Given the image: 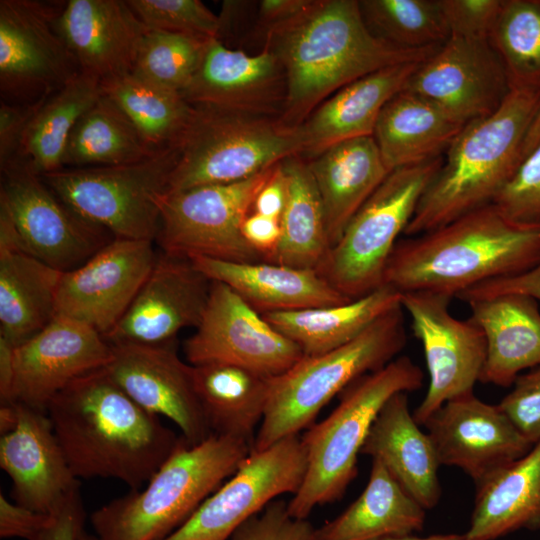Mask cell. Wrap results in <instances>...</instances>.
Wrapping results in <instances>:
<instances>
[{"label": "cell", "instance_id": "1", "mask_svg": "<svg viewBox=\"0 0 540 540\" xmlns=\"http://www.w3.org/2000/svg\"><path fill=\"white\" fill-rule=\"evenodd\" d=\"M46 412L77 478H113L131 490L149 481L182 438L130 398L105 367L69 384Z\"/></svg>", "mask_w": 540, "mask_h": 540}, {"label": "cell", "instance_id": "2", "mask_svg": "<svg viewBox=\"0 0 540 540\" xmlns=\"http://www.w3.org/2000/svg\"><path fill=\"white\" fill-rule=\"evenodd\" d=\"M264 48L282 63L287 97L279 119L299 127L327 98L346 85L389 66L423 61L440 46L403 49L375 36L357 0H312L265 36Z\"/></svg>", "mask_w": 540, "mask_h": 540}, {"label": "cell", "instance_id": "3", "mask_svg": "<svg viewBox=\"0 0 540 540\" xmlns=\"http://www.w3.org/2000/svg\"><path fill=\"white\" fill-rule=\"evenodd\" d=\"M540 262V230L508 221L493 204L433 230L400 239L383 284L399 291L457 297L480 283L523 273Z\"/></svg>", "mask_w": 540, "mask_h": 540}, {"label": "cell", "instance_id": "4", "mask_svg": "<svg viewBox=\"0 0 540 540\" xmlns=\"http://www.w3.org/2000/svg\"><path fill=\"white\" fill-rule=\"evenodd\" d=\"M540 90L511 89L492 114L464 125L404 231L415 236L492 204L523 156Z\"/></svg>", "mask_w": 540, "mask_h": 540}, {"label": "cell", "instance_id": "5", "mask_svg": "<svg viewBox=\"0 0 540 540\" xmlns=\"http://www.w3.org/2000/svg\"><path fill=\"white\" fill-rule=\"evenodd\" d=\"M182 437V436H181ZM244 440L211 434L196 445L182 437L145 488L131 490L90 517L100 540H164L248 458Z\"/></svg>", "mask_w": 540, "mask_h": 540}, {"label": "cell", "instance_id": "6", "mask_svg": "<svg viewBox=\"0 0 540 540\" xmlns=\"http://www.w3.org/2000/svg\"><path fill=\"white\" fill-rule=\"evenodd\" d=\"M423 372L408 356L365 374L340 394L336 408L301 437L307 468L288 512L307 519L317 506L334 502L356 477L358 456L384 404L397 393L422 387Z\"/></svg>", "mask_w": 540, "mask_h": 540}, {"label": "cell", "instance_id": "7", "mask_svg": "<svg viewBox=\"0 0 540 540\" xmlns=\"http://www.w3.org/2000/svg\"><path fill=\"white\" fill-rule=\"evenodd\" d=\"M402 306L381 316L350 342L317 355H304L272 378L267 407L252 452L312 426L321 409L359 377L398 357L406 345Z\"/></svg>", "mask_w": 540, "mask_h": 540}, {"label": "cell", "instance_id": "8", "mask_svg": "<svg viewBox=\"0 0 540 540\" xmlns=\"http://www.w3.org/2000/svg\"><path fill=\"white\" fill-rule=\"evenodd\" d=\"M193 106L177 143L178 159L167 193L242 181L289 157L301 156L299 127L275 117Z\"/></svg>", "mask_w": 540, "mask_h": 540}, {"label": "cell", "instance_id": "9", "mask_svg": "<svg viewBox=\"0 0 540 540\" xmlns=\"http://www.w3.org/2000/svg\"><path fill=\"white\" fill-rule=\"evenodd\" d=\"M443 156L392 170L349 221L317 271L353 300L383 285L388 260Z\"/></svg>", "mask_w": 540, "mask_h": 540}, {"label": "cell", "instance_id": "10", "mask_svg": "<svg viewBox=\"0 0 540 540\" xmlns=\"http://www.w3.org/2000/svg\"><path fill=\"white\" fill-rule=\"evenodd\" d=\"M177 145L143 160L104 167L63 168L43 181L79 217L114 238L148 240L160 228V197L167 193Z\"/></svg>", "mask_w": 540, "mask_h": 540}, {"label": "cell", "instance_id": "11", "mask_svg": "<svg viewBox=\"0 0 540 540\" xmlns=\"http://www.w3.org/2000/svg\"><path fill=\"white\" fill-rule=\"evenodd\" d=\"M0 241L65 272L98 252L107 231L70 209L25 162L1 167Z\"/></svg>", "mask_w": 540, "mask_h": 540}, {"label": "cell", "instance_id": "12", "mask_svg": "<svg viewBox=\"0 0 540 540\" xmlns=\"http://www.w3.org/2000/svg\"><path fill=\"white\" fill-rule=\"evenodd\" d=\"M277 165L242 181L163 194L156 238L163 252L184 258L263 261L245 240L241 226Z\"/></svg>", "mask_w": 540, "mask_h": 540}, {"label": "cell", "instance_id": "13", "mask_svg": "<svg viewBox=\"0 0 540 540\" xmlns=\"http://www.w3.org/2000/svg\"><path fill=\"white\" fill-rule=\"evenodd\" d=\"M62 5L54 7L35 0L0 1L2 101H38L80 73L74 56L55 27Z\"/></svg>", "mask_w": 540, "mask_h": 540}, {"label": "cell", "instance_id": "14", "mask_svg": "<svg viewBox=\"0 0 540 540\" xmlns=\"http://www.w3.org/2000/svg\"><path fill=\"white\" fill-rule=\"evenodd\" d=\"M306 468V452L298 435L251 452L238 470L164 540H229L278 496L294 495Z\"/></svg>", "mask_w": 540, "mask_h": 540}, {"label": "cell", "instance_id": "15", "mask_svg": "<svg viewBox=\"0 0 540 540\" xmlns=\"http://www.w3.org/2000/svg\"><path fill=\"white\" fill-rule=\"evenodd\" d=\"M195 332L183 345L191 365L225 363L275 378L295 365L301 349L228 285L212 281Z\"/></svg>", "mask_w": 540, "mask_h": 540}, {"label": "cell", "instance_id": "16", "mask_svg": "<svg viewBox=\"0 0 540 540\" xmlns=\"http://www.w3.org/2000/svg\"><path fill=\"white\" fill-rule=\"evenodd\" d=\"M451 299L429 292L401 293L402 309L422 344L429 374L427 392L413 413L420 426L447 401L473 393L485 363L483 333L470 319L450 313Z\"/></svg>", "mask_w": 540, "mask_h": 540}, {"label": "cell", "instance_id": "17", "mask_svg": "<svg viewBox=\"0 0 540 540\" xmlns=\"http://www.w3.org/2000/svg\"><path fill=\"white\" fill-rule=\"evenodd\" d=\"M152 241L114 238L80 266L62 272L56 316L105 337L125 314L156 261Z\"/></svg>", "mask_w": 540, "mask_h": 540}, {"label": "cell", "instance_id": "18", "mask_svg": "<svg viewBox=\"0 0 540 540\" xmlns=\"http://www.w3.org/2000/svg\"><path fill=\"white\" fill-rule=\"evenodd\" d=\"M404 89L467 123L494 113L511 91L489 40L449 37L419 63Z\"/></svg>", "mask_w": 540, "mask_h": 540}, {"label": "cell", "instance_id": "19", "mask_svg": "<svg viewBox=\"0 0 540 540\" xmlns=\"http://www.w3.org/2000/svg\"><path fill=\"white\" fill-rule=\"evenodd\" d=\"M111 346L105 369L138 405L169 418L191 446L212 434L194 388L192 365L179 357L174 341Z\"/></svg>", "mask_w": 540, "mask_h": 540}, {"label": "cell", "instance_id": "20", "mask_svg": "<svg viewBox=\"0 0 540 540\" xmlns=\"http://www.w3.org/2000/svg\"><path fill=\"white\" fill-rule=\"evenodd\" d=\"M423 426L440 465L460 468L475 485L533 446L498 405L486 403L474 393L447 401Z\"/></svg>", "mask_w": 540, "mask_h": 540}, {"label": "cell", "instance_id": "21", "mask_svg": "<svg viewBox=\"0 0 540 540\" xmlns=\"http://www.w3.org/2000/svg\"><path fill=\"white\" fill-rule=\"evenodd\" d=\"M111 344L94 328L63 316L14 349L16 402L47 411L76 379L106 367Z\"/></svg>", "mask_w": 540, "mask_h": 540}, {"label": "cell", "instance_id": "22", "mask_svg": "<svg viewBox=\"0 0 540 540\" xmlns=\"http://www.w3.org/2000/svg\"><path fill=\"white\" fill-rule=\"evenodd\" d=\"M212 281L184 257L157 256L129 308L104 337L110 344H164L179 331L197 327Z\"/></svg>", "mask_w": 540, "mask_h": 540}, {"label": "cell", "instance_id": "23", "mask_svg": "<svg viewBox=\"0 0 540 540\" xmlns=\"http://www.w3.org/2000/svg\"><path fill=\"white\" fill-rule=\"evenodd\" d=\"M181 95L191 105L279 118L287 97L286 73L267 48L249 55L211 38Z\"/></svg>", "mask_w": 540, "mask_h": 540}, {"label": "cell", "instance_id": "24", "mask_svg": "<svg viewBox=\"0 0 540 540\" xmlns=\"http://www.w3.org/2000/svg\"><path fill=\"white\" fill-rule=\"evenodd\" d=\"M16 428L1 436L0 466L12 482L15 503L53 515L73 496L80 482L72 472L46 411L19 402Z\"/></svg>", "mask_w": 540, "mask_h": 540}, {"label": "cell", "instance_id": "25", "mask_svg": "<svg viewBox=\"0 0 540 540\" xmlns=\"http://www.w3.org/2000/svg\"><path fill=\"white\" fill-rule=\"evenodd\" d=\"M55 27L80 72L101 81L132 71L147 31L127 0H69Z\"/></svg>", "mask_w": 540, "mask_h": 540}, {"label": "cell", "instance_id": "26", "mask_svg": "<svg viewBox=\"0 0 540 540\" xmlns=\"http://www.w3.org/2000/svg\"><path fill=\"white\" fill-rule=\"evenodd\" d=\"M211 281L231 287L260 314L334 306L350 301L316 269L259 262L188 258Z\"/></svg>", "mask_w": 540, "mask_h": 540}, {"label": "cell", "instance_id": "27", "mask_svg": "<svg viewBox=\"0 0 540 540\" xmlns=\"http://www.w3.org/2000/svg\"><path fill=\"white\" fill-rule=\"evenodd\" d=\"M384 465L425 510L441 498V466L431 438L410 412L407 393H397L382 407L361 449Z\"/></svg>", "mask_w": 540, "mask_h": 540}, {"label": "cell", "instance_id": "28", "mask_svg": "<svg viewBox=\"0 0 540 540\" xmlns=\"http://www.w3.org/2000/svg\"><path fill=\"white\" fill-rule=\"evenodd\" d=\"M420 62L378 70L327 98L299 126L301 157L311 159L339 142L372 136L383 107L405 87Z\"/></svg>", "mask_w": 540, "mask_h": 540}, {"label": "cell", "instance_id": "29", "mask_svg": "<svg viewBox=\"0 0 540 540\" xmlns=\"http://www.w3.org/2000/svg\"><path fill=\"white\" fill-rule=\"evenodd\" d=\"M466 303L469 319L486 343L480 382L508 387L523 371L540 366V311L535 299L510 293Z\"/></svg>", "mask_w": 540, "mask_h": 540}, {"label": "cell", "instance_id": "30", "mask_svg": "<svg viewBox=\"0 0 540 540\" xmlns=\"http://www.w3.org/2000/svg\"><path fill=\"white\" fill-rule=\"evenodd\" d=\"M307 161L320 195L332 247L390 171L373 136L339 142Z\"/></svg>", "mask_w": 540, "mask_h": 540}, {"label": "cell", "instance_id": "31", "mask_svg": "<svg viewBox=\"0 0 540 540\" xmlns=\"http://www.w3.org/2000/svg\"><path fill=\"white\" fill-rule=\"evenodd\" d=\"M469 540H495L540 529V441L519 459L476 484Z\"/></svg>", "mask_w": 540, "mask_h": 540}, {"label": "cell", "instance_id": "32", "mask_svg": "<svg viewBox=\"0 0 540 540\" xmlns=\"http://www.w3.org/2000/svg\"><path fill=\"white\" fill-rule=\"evenodd\" d=\"M62 271L0 242V337L19 346L56 316Z\"/></svg>", "mask_w": 540, "mask_h": 540}, {"label": "cell", "instance_id": "33", "mask_svg": "<svg viewBox=\"0 0 540 540\" xmlns=\"http://www.w3.org/2000/svg\"><path fill=\"white\" fill-rule=\"evenodd\" d=\"M463 127L432 102L403 88L383 107L372 136L391 172L441 156Z\"/></svg>", "mask_w": 540, "mask_h": 540}, {"label": "cell", "instance_id": "34", "mask_svg": "<svg viewBox=\"0 0 540 540\" xmlns=\"http://www.w3.org/2000/svg\"><path fill=\"white\" fill-rule=\"evenodd\" d=\"M426 510L372 460L370 476L359 497L339 516L315 528L314 540H381L423 529Z\"/></svg>", "mask_w": 540, "mask_h": 540}, {"label": "cell", "instance_id": "35", "mask_svg": "<svg viewBox=\"0 0 540 540\" xmlns=\"http://www.w3.org/2000/svg\"><path fill=\"white\" fill-rule=\"evenodd\" d=\"M192 376L211 433L244 440L253 447L272 378L225 363L192 365Z\"/></svg>", "mask_w": 540, "mask_h": 540}, {"label": "cell", "instance_id": "36", "mask_svg": "<svg viewBox=\"0 0 540 540\" xmlns=\"http://www.w3.org/2000/svg\"><path fill=\"white\" fill-rule=\"evenodd\" d=\"M401 293L383 284L374 291L343 304L262 316L293 341L304 355L338 348L360 335L381 316L401 306Z\"/></svg>", "mask_w": 540, "mask_h": 540}, {"label": "cell", "instance_id": "37", "mask_svg": "<svg viewBox=\"0 0 540 540\" xmlns=\"http://www.w3.org/2000/svg\"><path fill=\"white\" fill-rule=\"evenodd\" d=\"M281 167L287 199L280 217L281 238L268 262L317 270L331 248L319 192L307 159L292 156Z\"/></svg>", "mask_w": 540, "mask_h": 540}, {"label": "cell", "instance_id": "38", "mask_svg": "<svg viewBox=\"0 0 540 540\" xmlns=\"http://www.w3.org/2000/svg\"><path fill=\"white\" fill-rule=\"evenodd\" d=\"M102 95L101 80L81 72L51 94L28 126L19 158L39 176L63 169L66 144L74 126Z\"/></svg>", "mask_w": 540, "mask_h": 540}, {"label": "cell", "instance_id": "39", "mask_svg": "<svg viewBox=\"0 0 540 540\" xmlns=\"http://www.w3.org/2000/svg\"><path fill=\"white\" fill-rule=\"evenodd\" d=\"M101 87L154 150L177 145L193 115L194 106L180 92L133 72L103 79Z\"/></svg>", "mask_w": 540, "mask_h": 540}, {"label": "cell", "instance_id": "40", "mask_svg": "<svg viewBox=\"0 0 540 540\" xmlns=\"http://www.w3.org/2000/svg\"><path fill=\"white\" fill-rule=\"evenodd\" d=\"M134 125L104 94L80 117L64 152L63 168L115 166L152 156Z\"/></svg>", "mask_w": 540, "mask_h": 540}, {"label": "cell", "instance_id": "41", "mask_svg": "<svg viewBox=\"0 0 540 540\" xmlns=\"http://www.w3.org/2000/svg\"><path fill=\"white\" fill-rule=\"evenodd\" d=\"M489 42L511 89L540 90V0H504Z\"/></svg>", "mask_w": 540, "mask_h": 540}, {"label": "cell", "instance_id": "42", "mask_svg": "<svg viewBox=\"0 0 540 540\" xmlns=\"http://www.w3.org/2000/svg\"><path fill=\"white\" fill-rule=\"evenodd\" d=\"M370 31L403 49H426L450 37L438 0H360Z\"/></svg>", "mask_w": 540, "mask_h": 540}, {"label": "cell", "instance_id": "43", "mask_svg": "<svg viewBox=\"0 0 540 540\" xmlns=\"http://www.w3.org/2000/svg\"><path fill=\"white\" fill-rule=\"evenodd\" d=\"M210 39L147 29L131 72L181 93L195 74Z\"/></svg>", "mask_w": 540, "mask_h": 540}, {"label": "cell", "instance_id": "44", "mask_svg": "<svg viewBox=\"0 0 540 540\" xmlns=\"http://www.w3.org/2000/svg\"><path fill=\"white\" fill-rule=\"evenodd\" d=\"M147 29L218 38L219 16L200 0H127Z\"/></svg>", "mask_w": 540, "mask_h": 540}, {"label": "cell", "instance_id": "45", "mask_svg": "<svg viewBox=\"0 0 540 540\" xmlns=\"http://www.w3.org/2000/svg\"><path fill=\"white\" fill-rule=\"evenodd\" d=\"M492 204L511 223L540 230V142L523 157Z\"/></svg>", "mask_w": 540, "mask_h": 540}, {"label": "cell", "instance_id": "46", "mask_svg": "<svg viewBox=\"0 0 540 540\" xmlns=\"http://www.w3.org/2000/svg\"><path fill=\"white\" fill-rule=\"evenodd\" d=\"M315 528L307 519L288 512V502L271 501L242 524L229 540H314Z\"/></svg>", "mask_w": 540, "mask_h": 540}, {"label": "cell", "instance_id": "47", "mask_svg": "<svg viewBox=\"0 0 540 540\" xmlns=\"http://www.w3.org/2000/svg\"><path fill=\"white\" fill-rule=\"evenodd\" d=\"M498 407L531 443L540 441V366L521 373Z\"/></svg>", "mask_w": 540, "mask_h": 540}, {"label": "cell", "instance_id": "48", "mask_svg": "<svg viewBox=\"0 0 540 540\" xmlns=\"http://www.w3.org/2000/svg\"><path fill=\"white\" fill-rule=\"evenodd\" d=\"M504 0H438L450 37L489 40Z\"/></svg>", "mask_w": 540, "mask_h": 540}, {"label": "cell", "instance_id": "49", "mask_svg": "<svg viewBox=\"0 0 540 540\" xmlns=\"http://www.w3.org/2000/svg\"><path fill=\"white\" fill-rule=\"evenodd\" d=\"M48 97L26 103L0 101V168L19 158L24 134Z\"/></svg>", "mask_w": 540, "mask_h": 540}, {"label": "cell", "instance_id": "50", "mask_svg": "<svg viewBox=\"0 0 540 540\" xmlns=\"http://www.w3.org/2000/svg\"><path fill=\"white\" fill-rule=\"evenodd\" d=\"M53 515L43 514L0 495V537L35 540L51 523Z\"/></svg>", "mask_w": 540, "mask_h": 540}, {"label": "cell", "instance_id": "51", "mask_svg": "<svg viewBox=\"0 0 540 540\" xmlns=\"http://www.w3.org/2000/svg\"><path fill=\"white\" fill-rule=\"evenodd\" d=\"M510 293L526 295L540 301V262L523 273L480 283L465 290L457 298L466 303L474 299Z\"/></svg>", "mask_w": 540, "mask_h": 540}, {"label": "cell", "instance_id": "52", "mask_svg": "<svg viewBox=\"0 0 540 540\" xmlns=\"http://www.w3.org/2000/svg\"><path fill=\"white\" fill-rule=\"evenodd\" d=\"M241 232L247 243L268 262L275 253L280 238V219L251 212L244 219Z\"/></svg>", "mask_w": 540, "mask_h": 540}, {"label": "cell", "instance_id": "53", "mask_svg": "<svg viewBox=\"0 0 540 540\" xmlns=\"http://www.w3.org/2000/svg\"><path fill=\"white\" fill-rule=\"evenodd\" d=\"M85 512L80 494L69 499L35 540H76L84 528Z\"/></svg>", "mask_w": 540, "mask_h": 540}, {"label": "cell", "instance_id": "54", "mask_svg": "<svg viewBox=\"0 0 540 540\" xmlns=\"http://www.w3.org/2000/svg\"><path fill=\"white\" fill-rule=\"evenodd\" d=\"M286 199L287 185L280 162L257 194L252 212L280 219Z\"/></svg>", "mask_w": 540, "mask_h": 540}, {"label": "cell", "instance_id": "55", "mask_svg": "<svg viewBox=\"0 0 540 540\" xmlns=\"http://www.w3.org/2000/svg\"><path fill=\"white\" fill-rule=\"evenodd\" d=\"M312 0H262L258 4L257 28L264 36L303 12Z\"/></svg>", "mask_w": 540, "mask_h": 540}, {"label": "cell", "instance_id": "56", "mask_svg": "<svg viewBox=\"0 0 540 540\" xmlns=\"http://www.w3.org/2000/svg\"><path fill=\"white\" fill-rule=\"evenodd\" d=\"M15 346L0 337V401L1 404L16 402L15 385Z\"/></svg>", "mask_w": 540, "mask_h": 540}, {"label": "cell", "instance_id": "57", "mask_svg": "<svg viewBox=\"0 0 540 540\" xmlns=\"http://www.w3.org/2000/svg\"><path fill=\"white\" fill-rule=\"evenodd\" d=\"M20 418L19 402L5 403L0 406L1 436L13 431Z\"/></svg>", "mask_w": 540, "mask_h": 540}, {"label": "cell", "instance_id": "58", "mask_svg": "<svg viewBox=\"0 0 540 540\" xmlns=\"http://www.w3.org/2000/svg\"><path fill=\"white\" fill-rule=\"evenodd\" d=\"M540 142V107L534 118V121L529 129V132L526 136L524 147H523V157L530 152L538 143Z\"/></svg>", "mask_w": 540, "mask_h": 540}, {"label": "cell", "instance_id": "59", "mask_svg": "<svg viewBox=\"0 0 540 540\" xmlns=\"http://www.w3.org/2000/svg\"><path fill=\"white\" fill-rule=\"evenodd\" d=\"M381 540H469L465 534H436L426 537H418L414 534L389 537Z\"/></svg>", "mask_w": 540, "mask_h": 540}, {"label": "cell", "instance_id": "60", "mask_svg": "<svg viewBox=\"0 0 540 540\" xmlns=\"http://www.w3.org/2000/svg\"><path fill=\"white\" fill-rule=\"evenodd\" d=\"M76 540H100L96 535L88 533L84 528L79 532Z\"/></svg>", "mask_w": 540, "mask_h": 540}]
</instances>
